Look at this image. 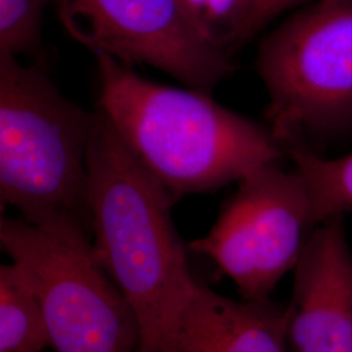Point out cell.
Here are the masks:
<instances>
[{"label": "cell", "instance_id": "obj_14", "mask_svg": "<svg viewBox=\"0 0 352 352\" xmlns=\"http://www.w3.org/2000/svg\"><path fill=\"white\" fill-rule=\"evenodd\" d=\"M321 0H253V12L250 24V39L261 32L265 26L272 23L279 14L302 8Z\"/></svg>", "mask_w": 352, "mask_h": 352}, {"label": "cell", "instance_id": "obj_8", "mask_svg": "<svg viewBox=\"0 0 352 352\" xmlns=\"http://www.w3.org/2000/svg\"><path fill=\"white\" fill-rule=\"evenodd\" d=\"M343 217L318 225L294 269L286 308L292 352H352V250Z\"/></svg>", "mask_w": 352, "mask_h": 352}, {"label": "cell", "instance_id": "obj_12", "mask_svg": "<svg viewBox=\"0 0 352 352\" xmlns=\"http://www.w3.org/2000/svg\"><path fill=\"white\" fill-rule=\"evenodd\" d=\"M193 32L231 55L250 41L253 0H176Z\"/></svg>", "mask_w": 352, "mask_h": 352}, {"label": "cell", "instance_id": "obj_4", "mask_svg": "<svg viewBox=\"0 0 352 352\" xmlns=\"http://www.w3.org/2000/svg\"><path fill=\"white\" fill-rule=\"evenodd\" d=\"M256 71L265 116L283 151L352 135V0H321L292 13L261 41Z\"/></svg>", "mask_w": 352, "mask_h": 352}, {"label": "cell", "instance_id": "obj_11", "mask_svg": "<svg viewBox=\"0 0 352 352\" xmlns=\"http://www.w3.org/2000/svg\"><path fill=\"white\" fill-rule=\"evenodd\" d=\"M285 153L304 177L320 222L352 212V153L331 160L299 146Z\"/></svg>", "mask_w": 352, "mask_h": 352}, {"label": "cell", "instance_id": "obj_3", "mask_svg": "<svg viewBox=\"0 0 352 352\" xmlns=\"http://www.w3.org/2000/svg\"><path fill=\"white\" fill-rule=\"evenodd\" d=\"M93 113L65 98L37 65L0 55V199L21 218L89 221Z\"/></svg>", "mask_w": 352, "mask_h": 352}, {"label": "cell", "instance_id": "obj_5", "mask_svg": "<svg viewBox=\"0 0 352 352\" xmlns=\"http://www.w3.org/2000/svg\"><path fill=\"white\" fill-rule=\"evenodd\" d=\"M85 223L1 217L0 244L30 279L56 352H140L138 317L98 260Z\"/></svg>", "mask_w": 352, "mask_h": 352}, {"label": "cell", "instance_id": "obj_10", "mask_svg": "<svg viewBox=\"0 0 352 352\" xmlns=\"http://www.w3.org/2000/svg\"><path fill=\"white\" fill-rule=\"evenodd\" d=\"M50 334L36 289L17 264L0 266V352H43Z\"/></svg>", "mask_w": 352, "mask_h": 352}, {"label": "cell", "instance_id": "obj_1", "mask_svg": "<svg viewBox=\"0 0 352 352\" xmlns=\"http://www.w3.org/2000/svg\"><path fill=\"white\" fill-rule=\"evenodd\" d=\"M87 171L96 254L138 317L140 352H164L197 283L173 221L175 201L101 109L93 113Z\"/></svg>", "mask_w": 352, "mask_h": 352}, {"label": "cell", "instance_id": "obj_7", "mask_svg": "<svg viewBox=\"0 0 352 352\" xmlns=\"http://www.w3.org/2000/svg\"><path fill=\"white\" fill-rule=\"evenodd\" d=\"M64 30L94 52L148 64L210 93L235 65L189 26L176 0H54Z\"/></svg>", "mask_w": 352, "mask_h": 352}, {"label": "cell", "instance_id": "obj_6", "mask_svg": "<svg viewBox=\"0 0 352 352\" xmlns=\"http://www.w3.org/2000/svg\"><path fill=\"white\" fill-rule=\"evenodd\" d=\"M210 231L189 244L209 257L243 299L266 302L296 267L321 223L311 192L294 167L264 164L240 179Z\"/></svg>", "mask_w": 352, "mask_h": 352}, {"label": "cell", "instance_id": "obj_2", "mask_svg": "<svg viewBox=\"0 0 352 352\" xmlns=\"http://www.w3.org/2000/svg\"><path fill=\"white\" fill-rule=\"evenodd\" d=\"M100 109L174 201L239 182L286 154L269 128L196 89L160 85L97 55Z\"/></svg>", "mask_w": 352, "mask_h": 352}, {"label": "cell", "instance_id": "obj_13", "mask_svg": "<svg viewBox=\"0 0 352 352\" xmlns=\"http://www.w3.org/2000/svg\"><path fill=\"white\" fill-rule=\"evenodd\" d=\"M54 0H0V55L19 56L39 49L43 13Z\"/></svg>", "mask_w": 352, "mask_h": 352}, {"label": "cell", "instance_id": "obj_9", "mask_svg": "<svg viewBox=\"0 0 352 352\" xmlns=\"http://www.w3.org/2000/svg\"><path fill=\"white\" fill-rule=\"evenodd\" d=\"M287 314L266 302L223 296L196 283L164 352H287Z\"/></svg>", "mask_w": 352, "mask_h": 352}]
</instances>
